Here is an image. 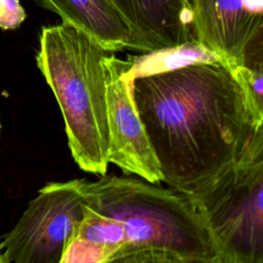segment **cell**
Returning <instances> with one entry per match:
<instances>
[{
    "instance_id": "cell-1",
    "label": "cell",
    "mask_w": 263,
    "mask_h": 263,
    "mask_svg": "<svg viewBox=\"0 0 263 263\" xmlns=\"http://www.w3.org/2000/svg\"><path fill=\"white\" fill-rule=\"evenodd\" d=\"M132 92L163 182L188 194L238 162L256 128L238 81L223 64L139 77Z\"/></svg>"
},
{
    "instance_id": "cell-2",
    "label": "cell",
    "mask_w": 263,
    "mask_h": 263,
    "mask_svg": "<svg viewBox=\"0 0 263 263\" xmlns=\"http://www.w3.org/2000/svg\"><path fill=\"white\" fill-rule=\"evenodd\" d=\"M84 204L109 216L121 245L113 262L220 263L218 248L191 194L140 177L82 179Z\"/></svg>"
},
{
    "instance_id": "cell-3",
    "label": "cell",
    "mask_w": 263,
    "mask_h": 263,
    "mask_svg": "<svg viewBox=\"0 0 263 263\" xmlns=\"http://www.w3.org/2000/svg\"><path fill=\"white\" fill-rule=\"evenodd\" d=\"M107 51L68 23L41 30L36 65L61 109L67 143L78 167L107 174L109 130L103 60Z\"/></svg>"
},
{
    "instance_id": "cell-4",
    "label": "cell",
    "mask_w": 263,
    "mask_h": 263,
    "mask_svg": "<svg viewBox=\"0 0 263 263\" xmlns=\"http://www.w3.org/2000/svg\"><path fill=\"white\" fill-rule=\"evenodd\" d=\"M191 195L220 263H263V160L236 162Z\"/></svg>"
},
{
    "instance_id": "cell-5",
    "label": "cell",
    "mask_w": 263,
    "mask_h": 263,
    "mask_svg": "<svg viewBox=\"0 0 263 263\" xmlns=\"http://www.w3.org/2000/svg\"><path fill=\"white\" fill-rule=\"evenodd\" d=\"M81 182H50L39 189L16 224L2 236V263H61L83 216Z\"/></svg>"
},
{
    "instance_id": "cell-6",
    "label": "cell",
    "mask_w": 263,
    "mask_h": 263,
    "mask_svg": "<svg viewBox=\"0 0 263 263\" xmlns=\"http://www.w3.org/2000/svg\"><path fill=\"white\" fill-rule=\"evenodd\" d=\"M109 130V163L150 183L163 182L158 160L136 107L132 81L123 76V60L109 52L103 60Z\"/></svg>"
},
{
    "instance_id": "cell-7",
    "label": "cell",
    "mask_w": 263,
    "mask_h": 263,
    "mask_svg": "<svg viewBox=\"0 0 263 263\" xmlns=\"http://www.w3.org/2000/svg\"><path fill=\"white\" fill-rule=\"evenodd\" d=\"M195 40L233 69L243 45L263 23V0H191Z\"/></svg>"
},
{
    "instance_id": "cell-8",
    "label": "cell",
    "mask_w": 263,
    "mask_h": 263,
    "mask_svg": "<svg viewBox=\"0 0 263 263\" xmlns=\"http://www.w3.org/2000/svg\"><path fill=\"white\" fill-rule=\"evenodd\" d=\"M129 26L139 52L195 40L191 0H106Z\"/></svg>"
},
{
    "instance_id": "cell-9",
    "label": "cell",
    "mask_w": 263,
    "mask_h": 263,
    "mask_svg": "<svg viewBox=\"0 0 263 263\" xmlns=\"http://www.w3.org/2000/svg\"><path fill=\"white\" fill-rule=\"evenodd\" d=\"M38 5L57 13L62 22L87 34L104 49L139 51L137 40L124 18L106 0H36Z\"/></svg>"
},
{
    "instance_id": "cell-10",
    "label": "cell",
    "mask_w": 263,
    "mask_h": 263,
    "mask_svg": "<svg viewBox=\"0 0 263 263\" xmlns=\"http://www.w3.org/2000/svg\"><path fill=\"white\" fill-rule=\"evenodd\" d=\"M203 63H219L230 68L218 53L198 41L192 40L176 46L128 55L123 60V76L128 81H133L139 77L171 72Z\"/></svg>"
},
{
    "instance_id": "cell-11",
    "label": "cell",
    "mask_w": 263,
    "mask_h": 263,
    "mask_svg": "<svg viewBox=\"0 0 263 263\" xmlns=\"http://www.w3.org/2000/svg\"><path fill=\"white\" fill-rule=\"evenodd\" d=\"M231 71L246 96L257 127L263 121V71L251 70L239 65Z\"/></svg>"
},
{
    "instance_id": "cell-12",
    "label": "cell",
    "mask_w": 263,
    "mask_h": 263,
    "mask_svg": "<svg viewBox=\"0 0 263 263\" xmlns=\"http://www.w3.org/2000/svg\"><path fill=\"white\" fill-rule=\"evenodd\" d=\"M238 65L251 70L263 71V23L243 45Z\"/></svg>"
},
{
    "instance_id": "cell-13",
    "label": "cell",
    "mask_w": 263,
    "mask_h": 263,
    "mask_svg": "<svg viewBox=\"0 0 263 263\" xmlns=\"http://www.w3.org/2000/svg\"><path fill=\"white\" fill-rule=\"evenodd\" d=\"M27 13L20 0H0V28L14 30L26 20Z\"/></svg>"
},
{
    "instance_id": "cell-14",
    "label": "cell",
    "mask_w": 263,
    "mask_h": 263,
    "mask_svg": "<svg viewBox=\"0 0 263 263\" xmlns=\"http://www.w3.org/2000/svg\"><path fill=\"white\" fill-rule=\"evenodd\" d=\"M261 160H263V121L255 128L238 162H257Z\"/></svg>"
},
{
    "instance_id": "cell-15",
    "label": "cell",
    "mask_w": 263,
    "mask_h": 263,
    "mask_svg": "<svg viewBox=\"0 0 263 263\" xmlns=\"http://www.w3.org/2000/svg\"><path fill=\"white\" fill-rule=\"evenodd\" d=\"M1 130H2V124H1V120H0V137H1Z\"/></svg>"
},
{
    "instance_id": "cell-16",
    "label": "cell",
    "mask_w": 263,
    "mask_h": 263,
    "mask_svg": "<svg viewBox=\"0 0 263 263\" xmlns=\"http://www.w3.org/2000/svg\"><path fill=\"white\" fill-rule=\"evenodd\" d=\"M0 263H2V254H1V251H0Z\"/></svg>"
}]
</instances>
